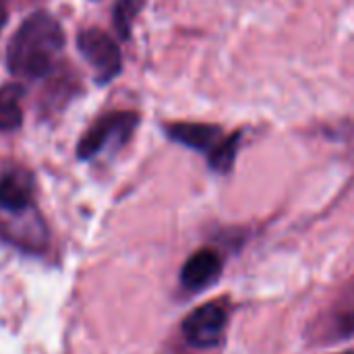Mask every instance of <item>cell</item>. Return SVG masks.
<instances>
[{
    "label": "cell",
    "mask_w": 354,
    "mask_h": 354,
    "mask_svg": "<svg viewBox=\"0 0 354 354\" xmlns=\"http://www.w3.org/2000/svg\"><path fill=\"white\" fill-rule=\"evenodd\" d=\"M141 6H143V0H118V4L114 6V27L122 39L131 35L133 21L139 15Z\"/></svg>",
    "instance_id": "cell-10"
},
{
    "label": "cell",
    "mask_w": 354,
    "mask_h": 354,
    "mask_svg": "<svg viewBox=\"0 0 354 354\" xmlns=\"http://www.w3.org/2000/svg\"><path fill=\"white\" fill-rule=\"evenodd\" d=\"M239 143H241V133H232L230 137H222L218 141V145L207 153L209 166L216 172H230L234 162H236V153H239Z\"/></svg>",
    "instance_id": "cell-9"
},
{
    "label": "cell",
    "mask_w": 354,
    "mask_h": 354,
    "mask_svg": "<svg viewBox=\"0 0 354 354\" xmlns=\"http://www.w3.org/2000/svg\"><path fill=\"white\" fill-rule=\"evenodd\" d=\"M23 93H25V89L19 83H8V85L0 87V131H15L21 127Z\"/></svg>",
    "instance_id": "cell-8"
},
{
    "label": "cell",
    "mask_w": 354,
    "mask_h": 354,
    "mask_svg": "<svg viewBox=\"0 0 354 354\" xmlns=\"http://www.w3.org/2000/svg\"><path fill=\"white\" fill-rule=\"evenodd\" d=\"M6 15H8V0H0V31L6 23Z\"/></svg>",
    "instance_id": "cell-11"
},
{
    "label": "cell",
    "mask_w": 354,
    "mask_h": 354,
    "mask_svg": "<svg viewBox=\"0 0 354 354\" xmlns=\"http://www.w3.org/2000/svg\"><path fill=\"white\" fill-rule=\"evenodd\" d=\"M220 270H222L220 255L212 249H201L185 261L180 270V282L187 290H201L218 280Z\"/></svg>",
    "instance_id": "cell-6"
},
{
    "label": "cell",
    "mask_w": 354,
    "mask_h": 354,
    "mask_svg": "<svg viewBox=\"0 0 354 354\" xmlns=\"http://www.w3.org/2000/svg\"><path fill=\"white\" fill-rule=\"evenodd\" d=\"M0 212L10 218H23L33 212V185L27 172L12 170L0 178Z\"/></svg>",
    "instance_id": "cell-5"
},
{
    "label": "cell",
    "mask_w": 354,
    "mask_h": 354,
    "mask_svg": "<svg viewBox=\"0 0 354 354\" xmlns=\"http://www.w3.org/2000/svg\"><path fill=\"white\" fill-rule=\"evenodd\" d=\"M77 46L83 58L91 64L97 83H108L120 73V50L108 33L100 29H85L79 33Z\"/></svg>",
    "instance_id": "cell-4"
},
{
    "label": "cell",
    "mask_w": 354,
    "mask_h": 354,
    "mask_svg": "<svg viewBox=\"0 0 354 354\" xmlns=\"http://www.w3.org/2000/svg\"><path fill=\"white\" fill-rule=\"evenodd\" d=\"M166 133L176 143L197 149V151H207V153L222 139V129L216 124H205V122H174L166 127Z\"/></svg>",
    "instance_id": "cell-7"
},
{
    "label": "cell",
    "mask_w": 354,
    "mask_h": 354,
    "mask_svg": "<svg viewBox=\"0 0 354 354\" xmlns=\"http://www.w3.org/2000/svg\"><path fill=\"white\" fill-rule=\"evenodd\" d=\"M137 122H139V116L135 112H114V114H106L79 141L77 156L81 160H89V158L97 156L100 151H104V147L110 145V143L122 145L124 141L131 139Z\"/></svg>",
    "instance_id": "cell-2"
},
{
    "label": "cell",
    "mask_w": 354,
    "mask_h": 354,
    "mask_svg": "<svg viewBox=\"0 0 354 354\" xmlns=\"http://www.w3.org/2000/svg\"><path fill=\"white\" fill-rule=\"evenodd\" d=\"M64 46L60 23L48 12L31 15L15 33L6 50L8 71L23 79H37L50 73Z\"/></svg>",
    "instance_id": "cell-1"
},
{
    "label": "cell",
    "mask_w": 354,
    "mask_h": 354,
    "mask_svg": "<svg viewBox=\"0 0 354 354\" xmlns=\"http://www.w3.org/2000/svg\"><path fill=\"white\" fill-rule=\"evenodd\" d=\"M228 324V309L222 303H205L183 322V334L195 348H214L222 342Z\"/></svg>",
    "instance_id": "cell-3"
}]
</instances>
